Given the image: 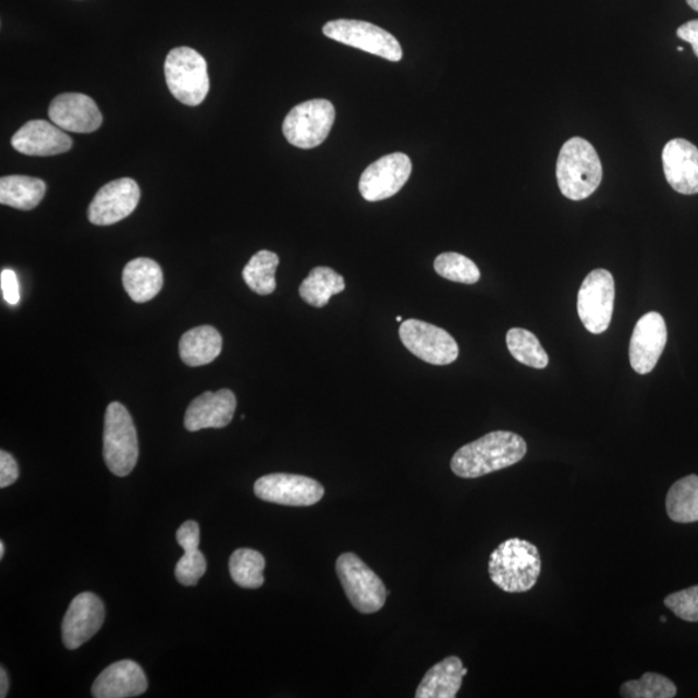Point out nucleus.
<instances>
[{
  "mask_svg": "<svg viewBox=\"0 0 698 698\" xmlns=\"http://www.w3.org/2000/svg\"><path fill=\"white\" fill-rule=\"evenodd\" d=\"M527 452V442L521 434L494 431L462 446L453 455L451 467L460 478L478 479L516 465Z\"/></svg>",
  "mask_w": 698,
  "mask_h": 698,
  "instance_id": "f257e3e1",
  "label": "nucleus"
},
{
  "mask_svg": "<svg viewBox=\"0 0 698 698\" xmlns=\"http://www.w3.org/2000/svg\"><path fill=\"white\" fill-rule=\"evenodd\" d=\"M488 568L492 583L504 592H528L538 583L542 560L536 544L510 538L492 552Z\"/></svg>",
  "mask_w": 698,
  "mask_h": 698,
  "instance_id": "f03ea898",
  "label": "nucleus"
},
{
  "mask_svg": "<svg viewBox=\"0 0 698 698\" xmlns=\"http://www.w3.org/2000/svg\"><path fill=\"white\" fill-rule=\"evenodd\" d=\"M556 179L564 197L572 200L589 198L603 179V168L592 144L583 137L565 142L558 158Z\"/></svg>",
  "mask_w": 698,
  "mask_h": 698,
  "instance_id": "7ed1b4c3",
  "label": "nucleus"
},
{
  "mask_svg": "<svg viewBox=\"0 0 698 698\" xmlns=\"http://www.w3.org/2000/svg\"><path fill=\"white\" fill-rule=\"evenodd\" d=\"M170 93L184 106L198 107L210 91L207 62L191 47L174 48L164 61Z\"/></svg>",
  "mask_w": 698,
  "mask_h": 698,
  "instance_id": "20e7f679",
  "label": "nucleus"
},
{
  "mask_svg": "<svg viewBox=\"0 0 698 698\" xmlns=\"http://www.w3.org/2000/svg\"><path fill=\"white\" fill-rule=\"evenodd\" d=\"M102 441L103 460L109 472L120 478L133 473L139 458V440L134 420L121 403L108 406Z\"/></svg>",
  "mask_w": 698,
  "mask_h": 698,
  "instance_id": "39448f33",
  "label": "nucleus"
},
{
  "mask_svg": "<svg viewBox=\"0 0 698 698\" xmlns=\"http://www.w3.org/2000/svg\"><path fill=\"white\" fill-rule=\"evenodd\" d=\"M336 575L345 596L359 613H376L385 604V586L362 559L345 552L336 560Z\"/></svg>",
  "mask_w": 698,
  "mask_h": 698,
  "instance_id": "423d86ee",
  "label": "nucleus"
},
{
  "mask_svg": "<svg viewBox=\"0 0 698 698\" xmlns=\"http://www.w3.org/2000/svg\"><path fill=\"white\" fill-rule=\"evenodd\" d=\"M335 121L333 103L315 99L299 103L286 115L282 124L286 140L301 149L319 147L330 134Z\"/></svg>",
  "mask_w": 698,
  "mask_h": 698,
  "instance_id": "0eeeda50",
  "label": "nucleus"
},
{
  "mask_svg": "<svg viewBox=\"0 0 698 698\" xmlns=\"http://www.w3.org/2000/svg\"><path fill=\"white\" fill-rule=\"evenodd\" d=\"M324 36L390 61L403 59V48L389 32L359 20H334L324 24Z\"/></svg>",
  "mask_w": 698,
  "mask_h": 698,
  "instance_id": "6e6552de",
  "label": "nucleus"
},
{
  "mask_svg": "<svg viewBox=\"0 0 698 698\" xmlns=\"http://www.w3.org/2000/svg\"><path fill=\"white\" fill-rule=\"evenodd\" d=\"M613 275L607 269H596L586 275L580 285L577 309L580 321L592 334H601L610 328L614 307Z\"/></svg>",
  "mask_w": 698,
  "mask_h": 698,
  "instance_id": "1a4fd4ad",
  "label": "nucleus"
},
{
  "mask_svg": "<svg viewBox=\"0 0 698 698\" xmlns=\"http://www.w3.org/2000/svg\"><path fill=\"white\" fill-rule=\"evenodd\" d=\"M399 334L405 347L421 362L449 365L458 358L457 342L448 331L432 323L411 319L401 323Z\"/></svg>",
  "mask_w": 698,
  "mask_h": 698,
  "instance_id": "9d476101",
  "label": "nucleus"
},
{
  "mask_svg": "<svg viewBox=\"0 0 698 698\" xmlns=\"http://www.w3.org/2000/svg\"><path fill=\"white\" fill-rule=\"evenodd\" d=\"M258 499L283 506H314L322 500L324 489L317 480L292 474L262 476L254 486Z\"/></svg>",
  "mask_w": 698,
  "mask_h": 698,
  "instance_id": "9b49d317",
  "label": "nucleus"
},
{
  "mask_svg": "<svg viewBox=\"0 0 698 698\" xmlns=\"http://www.w3.org/2000/svg\"><path fill=\"white\" fill-rule=\"evenodd\" d=\"M411 158L404 154H392L379 158L363 172L358 188L369 203L391 198L403 189L412 175Z\"/></svg>",
  "mask_w": 698,
  "mask_h": 698,
  "instance_id": "f8f14e48",
  "label": "nucleus"
},
{
  "mask_svg": "<svg viewBox=\"0 0 698 698\" xmlns=\"http://www.w3.org/2000/svg\"><path fill=\"white\" fill-rule=\"evenodd\" d=\"M142 197L135 180L123 177L102 186L88 207L94 225H113L133 213Z\"/></svg>",
  "mask_w": 698,
  "mask_h": 698,
  "instance_id": "ddd939ff",
  "label": "nucleus"
},
{
  "mask_svg": "<svg viewBox=\"0 0 698 698\" xmlns=\"http://www.w3.org/2000/svg\"><path fill=\"white\" fill-rule=\"evenodd\" d=\"M106 620V608L93 592H82L69 605L62 621V641L71 651L85 645L98 633Z\"/></svg>",
  "mask_w": 698,
  "mask_h": 698,
  "instance_id": "4468645a",
  "label": "nucleus"
},
{
  "mask_svg": "<svg viewBox=\"0 0 698 698\" xmlns=\"http://www.w3.org/2000/svg\"><path fill=\"white\" fill-rule=\"evenodd\" d=\"M666 342V322L660 314L649 313L640 317L635 324L628 350L633 369L641 376L651 372L658 365Z\"/></svg>",
  "mask_w": 698,
  "mask_h": 698,
  "instance_id": "2eb2a0df",
  "label": "nucleus"
},
{
  "mask_svg": "<svg viewBox=\"0 0 698 698\" xmlns=\"http://www.w3.org/2000/svg\"><path fill=\"white\" fill-rule=\"evenodd\" d=\"M50 120L69 133L91 134L99 130L102 115L96 102L83 94H62L48 109Z\"/></svg>",
  "mask_w": 698,
  "mask_h": 698,
  "instance_id": "dca6fc26",
  "label": "nucleus"
},
{
  "mask_svg": "<svg viewBox=\"0 0 698 698\" xmlns=\"http://www.w3.org/2000/svg\"><path fill=\"white\" fill-rule=\"evenodd\" d=\"M668 183L681 195L698 193V148L686 139L670 140L662 151Z\"/></svg>",
  "mask_w": 698,
  "mask_h": 698,
  "instance_id": "f3484780",
  "label": "nucleus"
},
{
  "mask_svg": "<svg viewBox=\"0 0 698 698\" xmlns=\"http://www.w3.org/2000/svg\"><path fill=\"white\" fill-rule=\"evenodd\" d=\"M236 407L237 400L231 390L207 391L189 404L184 426L191 432L205 428H224L231 424Z\"/></svg>",
  "mask_w": 698,
  "mask_h": 698,
  "instance_id": "a211bd4d",
  "label": "nucleus"
},
{
  "mask_svg": "<svg viewBox=\"0 0 698 698\" xmlns=\"http://www.w3.org/2000/svg\"><path fill=\"white\" fill-rule=\"evenodd\" d=\"M72 145L71 136L57 124L41 120L26 122L12 137V147L19 154L34 157L66 154Z\"/></svg>",
  "mask_w": 698,
  "mask_h": 698,
  "instance_id": "6ab92c4d",
  "label": "nucleus"
},
{
  "mask_svg": "<svg viewBox=\"0 0 698 698\" xmlns=\"http://www.w3.org/2000/svg\"><path fill=\"white\" fill-rule=\"evenodd\" d=\"M148 689L144 670L131 660L114 662L96 678L93 686L95 698H128L140 696Z\"/></svg>",
  "mask_w": 698,
  "mask_h": 698,
  "instance_id": "aec40b11",
  "label": "nucleus"
},
{
  "mask_svg": "<svg viewBox=\"0 0 698 698\" xmlns=\"http://www.w3.org/2000/svg\"><path fill=\"white\" fill-rule=\"evenodd\" d=\"M123 287L136 303H147L160 294L163 273L157 261L137 258L127 262L122 273Z\"/></svg>",
  "mask_w": 698,
  "mask_h": 698,
  "instance_id": "412c9836",
  "label": "nucleus"
},
{
  "mask_svg": "<svg viewBox=\"0 0 698 698\" xmlns=\"http://www.w3.org/2000/svg\"><path fill=\"white\" fill-rule=\"evenodd\" d=\"M467 669L460 658L451 656L428 670L416 693L417 698H454L462 687Z\"/></svg>",
  "mask_w": 698,
  "mask_h": 698,
  "instance_id": "4be33fe9",
  "label": "nucleus"
},
{
  "mask_svg": "<svg viewBox=\"0 0 698 698\" xmlns=\"http://www.w3.org/2000/svg\"><path fill=\"white\" fill-rule=\"evenodd\" d=\"M223 348V338L212 327H198L186 331L179 343V354L183 363L197 368L210 364Z\"/></svg>",
  "mask_w": 698,
  "mask_h": 698,
  "instance_id": "5701e85b",
  "label": "nucleus"
},
{
  "mask_svg": "<svg viewBox=\"0 0 698 698\" xmlns=\"http://www.w3.org/2000/svg\"><path fill=\"white\" fill-rule=\"evenodd\" d=\"M46 191L44 180L24 175L3 176L0 179V204L30 211L45 198Z\"/></svg>",
  "mask_w": 698,
  "mask_h": 698,
  "instance_id": "b1692460",
  "label": "nucleus"
},
{
  "mask_svg": "<svg viewBox=\"0 0 698 698\" xmlns=\"http://www.w3.org/2000/svg\"><path fill=\"white\" fill-rule=\"evenodd\" d=\"M344 289L343 275L329 267H316L302 282L299 294L309 306L322 308L330 302L331 296L344 292Z\"/></svg>",
  "mask_w": 698,
  "mask_h": 698,
  "instance_id": "393cba45",
  "label": "nucleus"
},
{
  "mask_svg": "<svg viewBox=\"0 0 698 698\" xmlns=\"http://www.w3.org/2000/svg\"><path fill=\"white\" fill-rule=\"evenodd\" d=\"M670 519L679 524L698 522V476L689 475L674 483L666 495Z\"/></svg>",
  "mask_w": 698,
  "mask_h": 698,
  "instance_id": "a878e982",
  "label": "nucleus"
},
{
  "mask_svg": "<svg viewBox=\"0 0 698 698\" xmlns=\"http://www.w3.org/2000/svg\"><path fill=\"white\" fill-rule=\"evenodd\" d=\"M280 265L279 255L268 250H261L254 255L247 262L242 278L246 285L259 295L272 294L278 286L275 282V269Z\"/></svg>",
  "mask_w": 698,
  "mask_h": 698,
  "instance_id": "bb28decb",
  "label": "nucleus"
},
{
  "mask_svg": "<svg viewBox=\"0 0 698 698\" xmlns=\"http://www.w3.org/2000/svg\"><path fill=\"white\" fill-rule=\"evenodd\" d=\"M266 559L252 549H238L230 559L231 577L244 589H259L265 584Z\"/></svg>",
  "mask_w": 698,
  "mask_h": 698,
  "instance_id": "cd10ccee",
  "label": "nucleus"
},
{
  "mask_svg": "<svg viewBox=\"0 0 698 698\" xmlns=\"http://www.w3.org/2000/svg\"><path fill=\"white\" fill-rule=\"evenodd\" d=\"M506 342L510 354L529 368L544 369L549 365L548 354L531 331L522 328L511 329Z\"/></svg>",
  "mask_w": 698,
  "mask_h": 698,
  "instance_id": "c85d7f7f",
  "label": "nucleus"
},
{
  "mask_svg": "<svg viewBox=\"0 0 698 698\" xmlns=\"http://www.w3.org/2000/svg\"><path fill=\"white\" fill-rule=\"evenodd\" d=\"M434 271L440 278L474 285L481 278L480 269L472 259L458 253L440 254L433 262Z\"/></svg>",
  "mask_w": 698,
  "mask_h": 698,
  "instance_id": "c756f323",
  "label": "nucleus"
},
{
  "mask_svg": "<svg viewBox=\"0 0 698 698\" xmlns=\"http://www.w3.org/2000/svg\"><path fill=\"white\" fill-rule=\"evenodd\" d=\"M678 689L674 682L658 673H646L638 681H627L620 688L625 698H674Z\"/></svg>",
  "mask_w": 698,
  "mask_h": 698,
  "instance_id": "7c9ffc66",
  "label": "nucleus"
},
{
  "mask_svg": "<svg viewBox=\"0 0 698 698\" xmlns=\"http://www.w3.org/2000/svg\"><path fill=\"white\" fill-rule=\"evenodd\" d=\"M207 568L206 559L198 549L184 551L175 568V577L183 586H195L203 578Z\"/></svg>",
  "mask_w": 698,
  "mask_h": 698,
  "instance_id": "2f4dec72",
  "label": "nucleus"
},
{
  "mask_svg": "<svg viewBox=\"0 0 698 698\" xmlns=\"http://www.w3.org/2000/svg\"><path fill=\"white\" fill-rule=\"evenodd\" d=\"M676 617L687 622H698V585L689 589L670 593L663 600Z\"/></svg>",
  "mask_w": 698,
  "mask_h": 698,
  "instance_id": "473e14b6",
  "label": "nucleus"
},
{
  "mask_svg": "<svg viewBox=\"0 0 698 698\" xmlns=\"http://www.w3.org/2000/svg\"><path fill=\"white\" fill-rule=\"evenodd\" d=\"M176 539L180 548L184 551L197 550L199 546V525L196 522H185L177 529Z\"/></svg>",
  "mask_w": 698,
  "mask_h": 698,
  "instance_id": "72a5a7b5",
  "label": "nucleus"
},
{
  "mask_svg": "<svg viewBox=\"0 0 698 698\" xmlns=\"http://www.w3.org/2000/svg\"><path fill=\"white\" fill-rule=\"evenodd\" d=\"M19 479V466L9 452H0V488L12 486Z\"/></svg>",
  "mask_w": 698,
  "mask_h": 698,
  "instance_id": "f704fd0d",
  "label": "nucleus"
},
{
  "mask_svg": "<svg viewBox=\"0 0 698 698\" xmlns=\"http://www.w3.org/2000/svg\"><path fill=\"white\" fill-rule=\"evenodd\" d=\"M0 285H2L4 301L10 306H17L20 302L19 280L12 269H3L2 274H0Z\"/></svg>",
  "mask_w": 698,
  "mask_h": 698,
  "instance_id": "c9c22d12",
  "label": "nucleus"
},
{
  "mask_svg": "<svg viewBox=\"0 0 698 698\" xmlns=\"http://www.w3.org/2000/svg\"><path fill=\"white\" fill-rule=\"evenodd\" d=\"M678 37L683 40L688 41L694 48V52L698 58V20L689 21V23L684 24L676 30Z\"/></svg>",
  "mask_w": 698,
  "mask_h": 698,
  "instance_id": "e433bc0d",
  "label": "nucleus"
},
{
  "mask_svg": "<svg viewBox=\"0 0 698 698\" xmlns=\"http://www.w3.org/2000/svg\"><path fill=\"white\" fill-rule=\"evenodd\" d=\"M9 675H7L4 668H2L0 669V697H7V694H9Z\"/></svg>",
  "mask_w": 698,
  "mask_h": 698,
  "instance_id": "4c0bfd02",
  "label": "nucleus"
},
{
  "mask_svg": "<svg viewBox=\"0 0 698 698\" xmlns=\"http://www.w3.org/2000/svg\"><path fill=\"white\" fill-rule=\"evenodd\" d=\"M687 3L690 7V9L698 12V0H687Z\"/></svg>",
  "mask_w": 698,
  "mask_h": 698,
  "instance_id": "58836bf2",
  "label": "nucleus"
},
{
  "mask_svg": "<svg viewBox=\"0 0 698 698\" xmlns=\"http://www.w3.org/2000/svg\"><path fill=\"white\" fill-rule=\"evenodd\" d=\"M4 552H5V546L4 542H0V559L4 558Z\"/></svg>",
  "mask_w": 698,
  "mask_h": 698,
  "instance_id": "ea45409f",
  "label": "nucleus"
},
{
  "mask_svg": "<svg viewBox=\"0 0 698 698\" xmlns=\"http://www.w3.org/2000/svg\"><path fill=\"white\" fill-rule=\"evenodd\" d=\"M396 321H397V322H403V317L397 316V317H396Z\"/></svg>",
  "mask_w": 698,
  "mask_h": 698,
  "instance_id": "a19ab883",
  "label": "nucleus"
},
{
  "mask_svg": "<svg viewBox=\"0 0 698 698\" xmlns=\"http://www.w3.org/2000/svg\"><path fill=\"white\" fill-rule=\"evenodd\" d=\"M678 51L679 52L684 51V48L683 47H678Z\"/></svg>",
  "mask_w": 698,
  "mask_h": 698,
  "instance_id": "79ce46f5",
  "label": "nucleus"
},
{
  "mask_svg": "<svg viewBox=\"0 0 698 698\" xmlns=\"http://www.w3.org/2000/svg\"><path fill=\"white\" fill-rule=\"evenodd\" d=\"M661 621L666 622V617L665 616L661 617Z\"/></svg>",
  "mask_w": 698,
  "mask_h": 698,
  "instance_id": "37998d69",
  "label": "nucleus"
}]
</instances>
